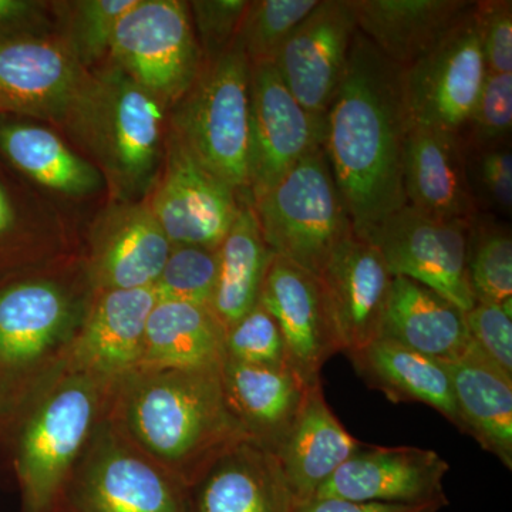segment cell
<instances>
[{"instance_id": "obj_11", "label": "cell", "mask_w": 512, "mask_h": 512, "mask_svg": "<svg viewBox=\"0 0 512 512\" xmlns=\"http://www.w3.org/2000/svg\"><path fill=\"white\" fill-rule=\"evenodd\" d=\"M467 228L404 205L363 241L379 251L392 276L420 282L468 312L476 301L467 279Z\"/></svg>"}, {"instance_id": "obj_43", "label": "cell", "mask_w": 512, "mask_h": 512, "mask_svg": "<svg viewBox=\"0 0 512 512\" xmlns=\"http://www.w3.org/2000/svg\"><path fill=\"white\" fill-rule=\"evenodd\" d=\"M36 9V3L23 0H0V25L28 18Z\"/></svg>"}, {"instance_id": "obj_45", "label": "cell", "mask_w": 512, "mask_h": 512, "mask_svg": "<svg viewBox=\"0 0 512 512\" xmlns=\"http://www.w3.org/2000/svg\"><path fill=\"white\" fill-rule=\"evenodd\" d=\"M56 512H73V511L70 510V508L67 507V504H66V505H63V507L60 508V510H57Z\"/></svg>"}, {"instance_id": "obj_24", "label": "cell", "mask_w": 512, "mask_h": 512, "mask_svg": "<svg viewBox=\"0 0 512 512\" xmlns=\"http://www.w3.org/2000/svg\"><path fill=\"white\" fill-rule=\"evenodd\" d=\"M357 29L402 69L419 62L461 22L474 0H352Z\"/></svg>"}, {"instance_id": "obj_41", "label": "cell", "mask_w": 512, "mask_h": 512, "mask_svg": "<svg viewBox=\"0 0 512 512\" xmlns=\"http://www.w3.org/2000/svg\"><path fill=\"white\" fill-rule=\"evenodd\" d=\"M476 19L488 73H512V2L481 0Z\"/></svg>"}, {"instance_id": "obj_19", "label": "cell", "mask_w": 512, "mask_h": 512, "mask_svg": "<svg viewBox=\"0 0 512 512\" xmlns=\"http://www.w3.org/2000/svg\"><path fill=\"white\" fill-rule=\"evenodd\" d=\"M318 279L342 352L379 339L393 276L372 244L353 234L330 255Z\"/></svg>"}, {"instance_id": "obj_40", "label": "cell", "mask_w": 512, "mask_h": 512, "mask_svg": "<svg viewBox=\"0 0 512 512\" xmlns=\"http://www.w3.org/2000/svg\"><path fill=\"white\" fill-rule=\"evenodd\" d=\"M512 298L503 303L477 302L466 312L468 332L485 355L512 377Z\"/></svg>"}, {"instance_id": "obj_42", "label": "cell", "mask_w": 512, "mask_h": 512, "mask_svg": "<svg viewBox=\"0 0 512 512\" xmlns=\"http://www.w3.org/2000/svg\"><path fill=\"white\" fill-rule=\"evenodd\" d=\"M441 504H386L350 501L342 498H313L293 512H439Z\"/></svg>"}, {"instance_id": "obj_17", "label": "cell", "mask_w": 512, "mask_h": 512, "mask_svg": "<svg viewBox=\"0 0 512 512\" xmlns=\"http://www.w3.org/2000/svg\"><path fill=\"white\" fill-rule=\"evenodd\" d=\"M259 303L271 313L284 338L289 369L306 386L320 382V370L342 352L318 276L272 256Z\"/></svg>"}, {"instance_id": "obj_34", "label": "cell", "mask_w": 512, "mask_h": 512, "mask_svg": "<svg viewBox=\"0 0 512 512\" xmlns=\"http://www.w3.org/2000/svg\"><path fill=\"white\" fill-rule=\"evenodd\" d=\"M218 275V249L173 245L153 291L158 301L211 306Z\"/></svg>"}, {"instance_id": "obj_31", "label": "cell", "mask_w": 512, "mask_h": 512, "mask_svg": "<svg viewBox=\"0 0 512 512\" xmlns=\"http://www.w3.org/2000/svg\"><path fill=\"white\" fill-rule=\"evenodd\" d=\"M0 148L23 174L60 194L82 197L104 184L100 171L46 127L25 123L0 126Z\"/></svg>"}, {"instance_id": "obj_39", "label": "cell", "mask_w": 512, "mask_h": 512, "mask_svg": "<svg viewBox=\"0 0 512 512\" xmlns=\"http://www.w3.org/2000/svg\"><path fill=\"white\" fill-rule=\"evenodd\" d=\"M248 5V0L188 2L192 26L204 63L218 59L234 45Z\"/></svg>"}, {"instance_id": "obj_28", "label": "cell", "mask_w": 512, "mask_h": 512, "mask_svg": "<svg viewBox=\"0 0 512 512\" xmlns=\"http://www.w3.org/2000/svg\"><path fill=\"white\" fill-rule=\"evenodd\" d=\"M348 356L367 386L380 390L390 402L426 404L463 431L450 375L443 362L383 338Z\"/></svg>"}, {"instance_id": "obj_14", "label": "cell", "mask_w": 512, "mask_h": 512, "mask_svg": "<svg viewBox=\"0 0 512 512\" xmlns=\"http://www.w3.org/2000/svg\"><path fill=\"white\" fill-rule=\"evenodd\" d=\"M357 32L352 0H319L276 57V72L313 116L325 119Z\"/></svg>"}, {"instance_id": "obj_8", "label": "cell", "mask_w": 512, "mask_h": 512, "mask_svg": "<svg viewBox=\"0 0 512 512\" xmlns=\"http://www.w3.org/2000/svg\"><path fill=\"white\" fill-rule=\"evenodd\" d=\"M109 57L170 110L204 66L188 2L138 0L120 20Z\"/></svg>"}, {"instance_id": "obj_37", "label": "cell", "mask_w": 512, "mask_h": 512, "mask_svg": "<svg viewBox=\"0 0 512 512\" xmlns=\"http://www.w3.org/2000/svg\"><path fill=\"white\" fill-rule=\"evenodd\" d=\"M227 359L247 365L289 369L281 329L262 303L225 332Z\"/></svg>"}, {"instance_id": "obj_18", "label": "cell", "mask_w": 512, "mask_h": 512, "mask_svg": "<svg viewBox=\"0 0 512 512\" xmlns=\"http://www.w3.org/2000/svg\"><path fill=\"white\" fill-rule=\"evenodd\" d=\"M450 466L439 453L417 447H365L329 478L315 498L386 504H441Z\"/></svg>"}, {"instance_id": "obj_44", "label": "cell", "mask_w": 512, "mask_h": 512, "mask_svg": "<svg viewBox=\"0 0 512 512\" xmlns=\"http://www.w3.org/2000/svg\"><path fill=\"white\" fill-rule=\"evenodd\" d=\"M13 221H15V212H13L12 204H10L6 191L0 185V237L13 227Z\"/></svg>"}, {"instance_id": "obj_32", "label": "cell", "mask_w": 512, "mask_h": 512, "mask_svg": "<svg viewBox=\"0 0 512 512\" xmlns=\"http://www.w3.org/2000/svg\"><path fill=\"white\" fill-rule=\"evenodd\" d=\"M467 279L476 303L512 298V232L507 221L478 214L468 224Z\"/></svg>"}, {"instance_id": "obj_3", "label": "cell", "mask_w": 512, "mask_h": 512, "mask_svg": "<svg viewBox=\"0 0 512 512\" xmlns=\"http://www.w3.org/2000/svg\"><path fill=\"white\" fill-rule=\"evenodd\" d=\"M0 289V413L18 417L67 372L93 291L80 264Z\"/></svg>"}, {"instance_id": "obj_4", "label": "cell", "mask_w": 512, "mask_h": 512, "mask_svg": "<svg viewBox=\"0 0 512 512\" xmlns=\"http://www.w3.org/2000/svg\"><path fill=\"white\" fill-rule=\"evenodd\" d=\"M168 107L121 67L90 70L63 128L93 158L111 197L141 201L164 161Z\"/></svg>"}, {"instance_id": "obj_10", "label": "cell", "mask_w": 512, "mask_h": 512, "mask_svg": "<svg viewBox=\"0 0 512 512\" xmlns=\"http://www.w3.org/2000/svg\"><path fill=\"white\" fill-rule=\"evenodd\" d=\"M146 200L171 245L211 249L220 247L245 201L168 127L163 167Z\"/></svg>"}, {"instance_id": "obj_21", "label": "cell", "mask_w": 512, "mask_h": 512, "mask_svg": "<svg viewBox=\"0 0 512 512\" xmlns=\"http://www.w3.org/2000/svg\"><path fill=\"white\" fill-rule=\"evenodd\" d=\"M402 175L407 205L417 211L466 225L480 214L468 185L466 146L457 131L412 126Z\"/></svg>"}, {"instance_id": "obj_12", "label": "cell", "mask_w": 512, "mask_h": 512, "mask_svg": "<svg viewBox=\"0 0 512 512\" xmlns=\"http://www.w3.org/2000/svg\"><path fill=\"white\" fill-rule=\"evenodd\" d=\"M476 5L439 45L403 69L404 97L413 126L457 133L466 126L488 74Z\"/></svg>"}, {"instance_id": "obj_23", "label": "cell", "mask_w": 512, "mask_h": 512, "mask_svg": "<svg viewBox=\"0 0 512 512\" xmlns=\"http://www.w3.org/2000/svg\"><path fill=\"white\" fill-rule=\"evenodd\" d=\"M362 447L326 403L322 383L309 386L291 429L275 451L296 507L313 500Z\"/></svg>"}, {"instance_id": "obj_20", "label": "cell", "mask_w": 512, "mask_h": 512, "mask_svg": "<svg viewBox=\"0 0 512 512\" xmlns=\"http://www.w3.org/2000/svg\"><path fill=\"white\" fill-rule=\"evenodd\" d=\"M156 302L153 288L93 292L67 370L110 382L136 370Z\"/></svg>"}, {"instance_id": "obj_9", "label": "cell", "mask_w": 512, "mask_h": 512, "mask_svg": "<svg viewBox=\"0 0 512 512\" xmlns=\"http://www.w3.org/2000/svg\"><path fill=\"white\" fill-rule=\"evenodd\" d=\"M66 504L73 512H185V491L106 416L74 468Z\"/></svg>"}, {"instance_id": "obj_5", "label": "cell", "mask_w": 512, "mask_h": 512, "mask_svg": "<svg viewBox=\"0 0 512 512\" xmlns=\"http://www.w3.org/2000/svg\"><path fill=\"white\" fill-rule=\"evenodd\" d=\"M114 383L67 370L16 417L15 468L25 512H56L83 451L106 419Z\"/></svg>"}, {"instance_id": "obj_26", "label": "cell", "mask_w": 512, "mask_h": 512, "mask_svg": "<svg viewBox=\"0 0 512 512\" xmlns=\"http://www.w3.org/2000/svg\"><path fill=\"white\" fill-rule=\"evenodd\" d=\"M450 375L463 433L470 434L508 470L512 468V377L477 343L443 362Z\"/></svg>"}, {"instance_id": "obj_13", "label": "cell", "mask_w": 512, "mask_h": 512, "mask_svg": "<svg viewBox=\"0 0 512 512\" xmlns=\"http://www.w3.org/2000/svg\"><path fill=\"white\" fill-rule=\"evenodd\" d=\"M325 119L292 96L274 64L251 67L249 83V188L252 201L303 158L323 150Z\"/></svg>"}, {"instance_id": "obj_38", "label": "cell", "mask_w": 512, "mask_h": 512, "mask_svg": "<svg viewBox=\"0 0 512 512\" xmlns=\"http://www.w3.org/2000/svg\"><path fill=\"white\" fill-rule=\"evenodd\" d=\"M511 133L512 73H488L461 137L467 147H485L508 143Z\"/></svg>"}, {"instance_id": "obj_33", "label": "cell", "mask_w": 512, "mask_h": 512, "mask_svg": "<svg viewBox=\"0 0 512 512\" xmlns=\"http://www.w3.org/2000/svg\"><path fill=\"white\" fill-rule=\"evenodd\" d=\"M319 0H254L249 2L237 40L249 66L274 64L282 47Z\"/></svg>"}, {"instance_id": "obj_1", "label": "cell", "mask_w": 512, "mask_h": 512, "mask_svg": "<svg viewBox=\"0 0 512 512\" xmlns=\"http://www.w3.org/2000/svg\"><path fill=\"white\" fill-rule=\"evenodd\" d=\"M403 69L357 32L325 116L323 151L353 231L366 239L393 212L407 205L403 150L412 128Z\"/></svg>"}, {"instance_id": "obj_2", "label": "cell", "mask_w": 512, "mask_h": 512, "mask_svg": "<svg viewBox=\"0 0 512 512\" xmlns=\"http://www.w3.org/2000/svg\"><path fill=\"white\" fill-rule=\"evenodd\" d=\"M107 420L184 491L249 440L229 407L221 367L133 370L114 383Z\"/></svg>"}, {"instance_id": "obj_15", "label": "cell", "mask_w": 512, "mask_h": 512, "mask_svg": "<svg viewBox=\"0 0 512 512\" xmlns=\"http://www.w3.org/2000/svg\"><path fill=\"white\" fill-rule=\"evenodd\" d=\"M89 73L63 39L0 40V111L63 127Z\"/></svg>"}, {"instance_id": "obj_16", "label": "cell", "mask_w": 512, "mask_h": 512, "mask_svg": "<svg viewBox=\"0 0 512 512\" xmlns=\"http://www.w3.org/2000/svg\"><path fill=\"white\" fill-rule=\"evenodd\" d=\"M171 247L146 198L117 202L94 225L82 265L93 292L153 288Z\"/></svg>"}, {"instance_id": "obj_35", "label": "cell", "mask_w": 512, "mask_h": 512, "mask_svg": "<svg viewBox=\"0 0 512 512\" xmlns=\"http://www.w3.org/2000/svg\"><path fill=\"white\" fill-rule=\"evenodd\" d=\"M138 0H82L70 3L67 36L64 42L83 67L109 56L111 40L120 20Z\"/></svg>"}, {"instance_id": "obj_27", "label": "cell", "mask_w": 512, "mask_h": 512, "mask_svg": "<svg viewBox=\"0 0 512 512\" xmlns=\"http://www.w3.org/2000/svg\"><path fill=\"white\" fill-rule=\"evenodd\" d=\"M221 377L229 407L249 440L275 453L309 386L291 369L247 365L227 357Z\"/></svg>"}, {"instance_id": "obj_36", "label": "cell", "mask_w": 512, "mask_h": 512, "mask_svg": "<svg viewBox=\"0 0 512 512\" xmlns=\"http://www.w3.org/2000/svg\"><path fill=\"white\" fill-rule=\"evenodd\" d=\"M466 168L478 212L507 221L512 214L511 141L494 146H466Z\"/></svg>"}, {"instance_id": "obj_7", "label": "cell", "mask_w": 512, "mask_h": 512, "mask_svg": "<svg viewBox=\"0 0 512 512\" xmlns=\"http://www.w3.org/2000/svg\"><path fill=\"white\" fill-rule=\"evenodd\" d=\"M272 254L318 276L330 255L355 234L325 151L288 171L252 201Z\"/></svg>"}, {"instance_id": "obj_30", "label": "cell", "mask_w": 512, "mask_h": 512, "mask_svg": "<svg viewBox=\"0 0 512 512\" xmlns=\"http://www.w3.org/2000/svg\"><path fill=\"white\" fill-rule=\"evenodd\" d=\"M272 256L252 202H242L234 224L218 247L217 285L211 309L225 332L259 302Z\"/></svg>"}, {"instance_id": "obj_6", "label": "cell", "mask_w": 512, "mask_h": 512, "mask_svg": "<svg viewBox=\"0 0 512 512\" xmlns=\"http://www.w3.org/2000/svg\"><path fill=\"white\" fill-rule=\"evenodd\" d=\"M249 83L251 66L234 43L224 55L204 63L191 89L168 110L167 127L208 171L252 202Z\"/></svg>"}, {"instance_id": "obj_22", "label": "cell", "mask_w": 512, "mask_h": 512, "mask_svg": "<svg viewBox=\"0 0 512 512\" xmlns=\"http://www.w3.org/2000/svg\"><path fill=\"white\" fill-rule=\"evenodd\" d=\"M295 500L268 448L242 441L185 490V512H293Z\"/></svg>"}, {"instance_id": "obj_25", "label": "cell", "mask_w": 512, "mask_h": 512, "mask_svg": "<svg viewBox=\"0 0 512 512\" xmlns=\"http://www.w3.org/2000/svg\"><path fill=\"white\" fill-rule=\"evenodd\" d=\"M379 338L439 362L463 356L473 342L463 309L403 276H393Z\"/></svg>"}, {"instance_id": "obj_29", "label": "cell", "mask_w": 512, "mask_h": 512, "mask_svg": "<svg viewBox=\"0 0 512 512\" xmlns=\"http://www.w3.org/2000/svg\"><path fill=\"white\" fill-rule=\"evenodd\" d=\"M225 357V328L211 306L157 299L137 369H207Z\"/></svg>"}]
</instances>
